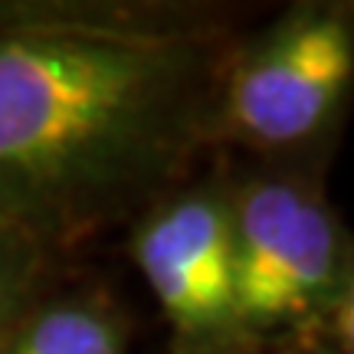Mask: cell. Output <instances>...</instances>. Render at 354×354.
<instances>
[{
    "label": "cell",
    "instance_id": "obj_1",
    "mask_svg": "<svg viewBox=\"0 0 354 354\" xmlns=\"http://www.w3.org/2000/svg\"><path fill=\"white\" fill-rule=\"evenodd\" d=\"M236 39L194 3H0V223L59 253L184 184Z\"/></svg>",
    "mask_w": 354,
    "mask_h": 354
},
{
    "label": "cell",
    "instance_id": "obj_2",
    "mask_svg": "<svg viewBox=\"0 0 354 354\" xmlns=\"http://www.w3.org/2000/svg\"><path fill=\"white\" fill-rule=\"evenodd\" d=\"M354 99V0L292 3L230 53L214 145L263 165L322 167Z\"/></svg>",
    "mask_w": 354,
    "mask_h": 354
},
{
    "label": "cell",
    "instance_id": "obj_3",
    "mask_svg": "<svg viewBox=\"0 0 354 354\" xmlns=\"http://www.w3.org/2000/svg\"><path fill=\"white\" fill-rule=\"evenodd\" d=\"M322 167L263 165L230 180L236 312L256 351L328 325L354 240L322 187Z\"/></svg>",
    "mask_w": 354,
    "mask_h": 354
},
{
    "label": "cell",
    "instance_id": "obj_4",
    "mask_svg": "<svg viewBox=\"0 0 354 354\" xmlns=\"http://www.w3.org/2000/svg\"><path fill=\"white\" fill-rule=\"evenodd\" d=\"M128 253L171 331V354H259L236 312L230 177H187L131 220Z\"/></svg>",
    "mask_w": 354,
    "mask_h": 354
},
{
    "label": "cell",
    "instance_id": "obj_5",
    "mask_svg": "<svg viewBox=\"0 0 354 354\" xmlns=\"http://www.w3.org/2000/svg\"><path fill=\"white\" fill-rule=\"evenodd\" d=\"M128 318L109 292H50L24 312L0 354H128Z\"/></svg>",
    "mask_w": 354,
    "mask_h": 354
},
{
    "label": "cell",
    "instance_id": "obj_6",
    "mask_svg": "<svg viewBox=\"0 0 354 354\" xmlns=\"http://www.w3.org/2000/svg\"><path fill=\"white\" fill-rule=\"evenodd\" d=\"M53 253L20 230L0 223V351L24 312L46 289Z\"/></svg>",
    "mask_w": 354,
    "mask_h": 354
},
{
    "label": "cell",
    "instance_id": "obj_7",
    "mask_svg": "<svg viewBox=\"0 0 354 354\" xmlns=\"http://www.w3.org/2000/svg\"><path fill=\"white\" fill-rule=\"evenodd\" d=\"M328 331L335 338V351L354 354V250L351 259H348V269H344V282L338 289V299L331 305Z\"/></svg>",
    "mask_w": 354,
    "mask_h": 354
},
{
    "label": "cell",
    "instance_id": "obj_8",
    "mask_svg": "<svg viewBox=\"0 0 354 354\" xmlns=\"http://www.w3.org/2000/svg\"><path fill=\"white\" fill-rule=\"evenodd\" d=\"M286 354H338L335 348H322V344H292V351H286Z\"/></svg>",
    "mask_w": 354,
    "mask_h": 354
}]
</instances>
